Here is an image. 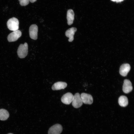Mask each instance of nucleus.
I'll list each match as a JSON object with an SVG mask.
<instances>
[{"mask_svg":"<svg viewBox=\"0 0 134 134\" xmlns=\"http://www.w3.org/2000/svg\"><path fill=\"white\" fill-rule=\"evenodd\" d=\"M28 52V46L27 43L25 42L24 44H21L19 46L17 51L19 57L24 58L27 55Z\"/></svg>","mask_w":134,"mask_h":134,"instance_id":"1","label":"nucleus"},{"mask_svg":"<svg viewBox=\"0 0 134 134\" xmlns=\"http://www.w3.org/2000/svg\"><path fill=\"white\" fill-rule=\"evenodd\" d=\"M19 24L18 20L16 18L13 17L8 20L7 25L8 28L9 30L14 31L18 30Z\"/></svg>","mask_w":134,"mask_h":134,"instance_id":"2","label":"nucleus"},{"mask_svg":"<svg viewBox=\"0 0 134 134\" xmlns=\"http://www.w3.org/2000/svg\"><path fill=\"white\" fill-rule=\"evenodd\" d=\"M83 103L80 94L78 93L75 94L74 96L72 102V106L75 108H78L80 107L82 105Z\"/></svg>","mask_w":134,"mask_h":134,"instance_id":"3","label":"nucleus"},{"mask_svg":"<svg viewBox=\"0 0 134 134\" xmlns=\"http://www.w3.org/2000/svg\"><path fill=\"white\" fill-rule=\"evenodd\" d=\"M22 35L21 32L17 30L14 31L8 36L7 39L9 42L15 41L17 40Z\"/></svg>","mask_w":134,"mask_h":134,"instance_id":"4","label":"nucleus"},{"mask_svg":"<svg viewBox=\"0 0 134 134\" xmlns=\"http://www.w3.org/2000/svg\"><path fill=\"white\" fill-rule=\"evenodd\" d=\"M63 130L62 127L59 124L54 125L49 129L48 134H60Z\"/></svg>","mask_w":134,"mask_h":134,"instance_id":"5","label":"nucleus"},{"mask_svg":"<svg viewBox=\"0 0 134 134\" xmlns=\"http://www.w3.org/2000/svg\"><path fill=\"white\" fill-rule=\"evenodd\" d=\"M74 96L71 93H67L64 95L61 99V101L63 103L66 104H69L72 102Z\"/></svg>","mask_w":134,"mask_h":134,"instance_id":"6","label":"nucleus"},{"mask_svg":"<svg viewBox=\"0 0 134 134\" xmlns=\"http://www.w3.org/2000/svg\"><path fill=\"white\" fill-rule=\"evenodd\" d=\"M38 27L35 24H33L31 25L29 29L30 36L31 38L36 40L37 38V33Z\"/></svg>","mask_w":134,"mask_h":134,"instance_id":"7","label":"nucleus"},{"mask_svg":"<svg viewBox=\"0 0 134 134\" xmlns=\"http://www.w3.org/2000/svg\"><path fill=\"white\" fill-rule=\"evenodd\" d=\"M133 89L132 83L129 80L125 79L124 81L122 89L124 92L128 93L131 92Z\"/></svg>","mask_w":134,"mask_h":134,"instance_id":"8","label":"nucleus"},{"mask_svg":"<svg viewBox=\"0 0 134 134\" xmlns=\"http://www.w3.org/2000/svg\"><path fill=\"white\" fill-rule=\"evenodd\" d=\"M80 95L83 102L84 103L91 104L93 103V99L91 95L82 93Z\"/></svg>","mask_w":134,"mask_h":134,"instance_id":"9","label":"nucleus"},{"mask_svg":"<svg viewBox=\"0 0 134 134\" xmlns=\"http://www.w3.org/2000/svg\"><path fill=\"white\" fill-rule=\"evenodd\" d=\"M131 69V67L129 64L126 63L122 65L119 69L120 74L123 76H126Z\"/></svg>","mask_w":134,"mask_h":134,"instance_id":"10","label":"nucleus"},{"mask_svg":"<svg viewBox=\"0 0 134 134\" xmlns=\"http://www.w3.org/2000/svg\"><path fill=\"white\" fill-rule=\"evenodd\" d=\"M77 29L76 28L72 27L67 30L66 32V36L69 38L68 41L72 42L74 39V35L75 32L76 31Z\"/></svg>","mask_w":134,"mask_h":134,"instance_id":"11","label":"nucleus"},{"mask_svg":"<svg viewBox=\"0 0 134 134\" xmlns=\"http://www.w3.org/2000/svg\"><path fill=\"white\" fill-rule=\"evenodd\" d=\"M67 86V83L64 82L59 81L56 82L53 85L52 89L53 90L64 89Z\"/></svg>","mask_w":134,"mask_h":134,"instance_id":"12","label":"nucleus"},{"mask_svg":"<svg viewBox=\"0 0 134 134\" xmlns=\"http://www.w3.org/2000/svg\"><path fill=\"white\" fill-rule=\"evenodd\" d=\"M74 14L73 10L71 9H69L67 11V23L68 25L72 24L74 19Z\"/></svg>","mask_w":134,"mask_h":134,"instance_id":"13","label":"nucleus"},{"mask_svg":"<svg viewBox=\"0 0 134 134\" xmlns=\"http://www.w3.org/2000/svg\"><path fill=\"white\" fill-rule=\"evenodd\" d=\"M118 103L121 106L125 107L127 106L128 104L127 97L124 96H120L118 99Z\"/></svg>","mask_w":134,"mask_h":134,"instance_id":"14","label":"nucleus"},{"mask_svg":"<svg viewBox=\"0 0 134 134\" xmlns=\"http://www.w3.org/2000/svg\"><path fill=\"white\" fill-rule=\"evenodd\" d=\"M9 116L8 112L5 109H0V120L4 121L6 120Z\"/></svg>","mask_w":134,"mask_h":134,"instance_id":"15","label":"nucleus"},{"mask_svg":"<svg viewBox=\"0 0 134 134\" xmlns=\"http://www.w3.org/2000/svg\"><path fill=\"white\" fill-rule=\"evenodd\" d=\"M20 5L22 6H25L29 3V0H18Z\"/></svg>","mask_w":134,"mask_h":134,"instance_id":"16","label":"nucleus"},{"mask_svg":"<svg viewBox=\"0 0 134 134\" xmlns=\"http://www.w3.org/2000/svg\"><path fill=\"white\" fill-rule=\"evenodd\" d=\"M113 1H116L117 2H120L123 1L124 0H111Z\"/></svg>","mask_w":134,"mask_h":134,"instance_id":"17","label":"nucleus"},{"mask_svg":"<svg viewBox=\"0 0 134 134\" xmlns=\"http://www.w3.org/2000/svg\"><path fill=\"white\" fill-rule=\"evenodd\" d=\"M37 0H29V1L31 3H34Z\"/></svg>","mask_w":134,"mask_h":134,"instance_id":"18","label":"nucleus"},{"mask_svg":"<svg viewBox=\"0 0 134 134\" xmlns=\"http://www.w3.org/2000/svg\"><path fill=\"white\" fill-rule=\"evenodd\" d=\"M12 134V133H9V134Z\"/></svg>","mask_w":134,"mask_h":134,"instance_id":"19","label":"nucleus"}]
</instances>
